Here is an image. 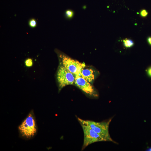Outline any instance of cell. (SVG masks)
I'll return each instance as SVG.
<instances>
[{
	"mask_svg": "<svg viewBox=\"0 0 151 151\" xmlns=\"http://www.w3.org/2000/svg\"><path fill=\"white\" fill-rule=\"evenodd\" d=\"M21 136L25 139H30L37 133V127L33 112L31 111L18 127Z\"/></svg>",
	"mask_w": 151,
	"mask_h": 151,
	"instance_id": "6da1fadb",
	"label": "cell"
},
{
	"mask_svg": "<svg viewBox=\"0 0 151 151\" xmlns=\"http://www.w3.org/2000/svg\"><path fill=\"white\" fill-rule=\"evenodd\" d=\"M111 119L107 121L96 122L90 120H84V122L104 139V141L114 142L109 132V127Z\"/></svg>",
	"mask_w": 151,
	"mask_h": 151,
	"instance_id": "7a4b0ae2",
	"label": "cell"
},
{
	"mask_svg": "<svg viewBox=\"0 0 151 151\" xmlns=\"http://www.w3.org/2000/svg\"><path fill=\"white\" fill-rule=\"evenodd\" d=\"M77 119L81 126L84 133V139L82 150L91 144L97 142L104 141L101 137L84 122L83 120L78 117Z\"/></svg>",
	"mask_w": 151,
	"mask_h": 151,
	"instance_id": "3957f363",
	"label": "cell"
},
{
	"mask_svg": "<svg viewBox=\"0 0 151 151\" xmlns=\"http://www.w3.org/2000/svg\"><path fill=\"white\" fill-rule=\"evenodd\" d=\"M59 57L62 60L63 66L66 69L75 76L77 75L80 76L81 70L85 67V64L80 62L62 53L59 54Z\"/></svg>",
	"mask_w": 151,
	"mask_h": 151,
	"instance_id": "277c9868",
	"label": "cell"
},
{
	"mask_svg": "<svg viewBox=\"0 0 151 151\" xmlns=\"http://www.w3.org/2000/svg\"><path fill=\"white\" fill-rule=\"evenodd\" d=\"M59 90L65 86L75 83V76L63 65L59 67L57 74Z\"/></svg>",
	"mask_w": 151,
	"mask_h": 151,
	"instance_id": "5b68a950",
	"label": "cell"
},
{
	"mask_svg": "<svg viewBox=\"0 0 151 151\" xmlns=\"http://www.w3.org/2000/svg\"><path fill=\"white\" fill-rule=\"evenodd\" d=\"M74 83L86 94L94 97H98V94L92 84L81 76H75Z\"/></svg>",
	"mask_w": 151,
	"mask_h": 151,
	"instance_id": "8992f818",
	"label": "cell"
},
{
	"mask_svg": "<svg viewBox=\"0 0 151 151\" xmlns=\"http://www.w3.org/2000/svg\"><path fill=\"white\" fill-rule=\"evenodd\" d=\"M80 76L91 83L95 79V75L93 70L90 69H84L81 72Z\"/></svg>",
	"mask_w": 151,
	"mask_h": 151,
	"instance_id": "52a82bcc",
	"label": "cell"
},
{
	"mask_svg": "<svg viewBox=\"0 0 151 151\" xmlns=\"http://www.w3.org/2000/svg\"><path fill=\"white\" fill-rule=\"evenodd\" d=\"M75 12L74 10L71 9L66 10L65 12V17L66 19L70 20L74 17Z\"/></svg>",
	"mask_w": 151,
	"mask_h": 151,
	"instance_id": "ba28073f",
	"label": "cell"
},
{
	"mask_svg": "<svg viewBox=\"0 0 151 151\" xmlns=\"http://www.w3.org/2000/svg\"><path fill=\"white\" fill-rule=\"evenodd\" d=\"M123 44L126 48H131L133 46L134 43L132 40L129 39H126L123 41Z\"/></svg>",
	"mask_w": 151,
	"mask_h": 151,
	"instance_id": "9c48e42d",
	"label": "cell"
},
{
	"mask_svg": "<svg viewBox=\"0 0 151 151\" xmlns=\"http://www.w3.org/2000/svg\"><path fill=\"white\" fill-rule=\"evenodd\" d=\"M28 23L29 27L32 28H35L37 26V20L34 18H32L30 19L29 20Z\"/></svg>",
	"mask_w": 151,
	"mask_h": 151,
	"instance_id": "30bf717a",
	"label": "cell"
},
{
	"mask_svg": "<svg viewBox=\"0 0 151 151\" xmlns=\"http://www.w3.org/2000/svg\"><path fill=\"white\" fill-rule=\"evenodd\" d=\"M25 64L27 67H31L33 65V61L30 58L27 59L25 61Z\"/></svg>",
	"mask_w": 151,
	"mask_h": 151,
	"instance_id": "8fae6325",
	"label": "cell"
},
{
	"mask_svg": "<svg viewBox=\"0 0 151 151\" xmlns=\"http://www.w3.org/2000/svg\"><path fill=\"white\" fill-rule=\"evenodd\" d=\"M140 14L142 17H145L147 16L148 12L146 10L143 9L141 11Z\"/></svg>",
	"mask_w": 151,
	"mask_h": 151,
	"instance_id": "7c38bea8",
	"label": "cell"
},
{
	"mask_svg": "<svg viewBox=\"0 0 151 151\" xmlns=\"http://www.w3.org/2000/svg\"><path fill=\"white\" fill-rule=\"evenodd\" d=\"M146 72L148 76L151 78V66L146 70Z\"/></svg>",
	"mask_w": 151,
	"mask_h": 151,
	"instance_id": "4fadbf2b",
	"label": "cell"
},
{
	"mask_svg": "<svg viewBox=\"0 0 151 151\" xmlns=\"http://www.w3.org/2000/svg\"><path fill=\"white\" fill-rule=\"evenodd\" d=\"M147 41L148 44L151 46V37H149L148 38Z\"/></svg>",
	"mask_w": 151,
	"mask_h": 151,
	"instance_id": "5bb4252c",
	"label": "cell"
},
{
	"mask_svg": "<svg viewBox=\"0 0 151 151\" xmlns=\"http://www.w3.org/2000/svg\"><path fill=\"white\" fill-rule=\"evenodd\" d=\"M148 151H151V148H150L148 150Z\"/></svg>",
	"mask_w": 151,
	"mask_h": 151,
	"instance_id": "9a60e30c",
	"label": "cell"
}]
</instances>
